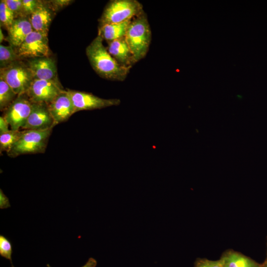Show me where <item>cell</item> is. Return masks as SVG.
Instances as JSON below:
<instances>
[{
    "instance_id": "2e32d148",
    "label": "cell",
    "mask_w": 267,
    "mask_h": 267,
    "mask_svg": "<svg viewBox=\"0 0 267 267\" xmlns=\"http://www.w3.org/2000/svg\"><path fill=\"white\" fill-rule=\"evenodd\" d=\"M220 260L223 267H260L261 265L250 257L233 250H227L223 252Z\"/></svg>"
},
{
    "instance_id": "7c38bea8",
    "label": "cell",
    "mask_w": 267,
    "mask_h": 267,
    "mask_svg": "<svg viewBox=\"0 0 267 267\" xmlns=\"http://www.w3.org/2000/svg\"><path fill=\"white\" fill-rule=\"evenodd\" d=\"M34 79L57 80L55 61L49 57L32 58L27 64Z\"/></svg>"
},
{
    "instance_id": "8992f818",
    "label": "cell",
    "mask_w": 267,
    "mask_h": 267,
    "mask_svg": "<svg viewBox=\"0 0 267 267\" xmlns=\"http://www.w3.org/2000/svg\"><path fill=\"white\" fill-rule=\"evenodd\" d=\"M33 102L26 93L18 95L3 111L2 116L9 125L10 130H21L29 117Z\"/></svg>"
},
{
    "instance_id": "3957f363",
    "label": "cell",
    "mask_w": 267,
    "mask_h": 267,
    "mask_svg": "<svg viewBox=\"0 0 267 267\" xmlns=\"http://www.w3.org/2000/svg\"><path fill=\"white\" fill-rule=\"evenodd\" d=\"M142 4L136 0H112L105 6L99 20V27L120 23L142 14Z\"/></svg>"
},
{
    "instance_id": "83f0119b",
    "label": "cell",
    "mask_w": 267,
    "mask_h": 267,
    "mask_svg": "<svg viewBox=\"0 0 267 267\" xmlns=\"http://www.w3.org/2000/svg\"><path fill=\"white\" fill-rule=\"evenodd\" d=\"M96 265V260L93 258H89L87 263L81 267H95ZM46 266L47 267H51L48 264H47Z\"/></svg>"
},
{
    "instance_id": "cb8c5ba5",
    "label": "cell",
    "mask_w": 267,
    "mask_h": 267,
    "mask_svg": "<svg viewBox=\"0 0 267 267\" xmlns=\"http://www.w3.org/2000/svg\"><path fill=\"white\" fill-rule=\"evenodd\" d=\"M23 16H30L38 6L40 0H22Z\"/></svg>"
},
{
    "instance_id": "8fae6325",
    "label": "cell",
    "mask_w": 267,
    "mask_h": 267,
    "mask_svg": "<svg viewBox=\"0 0 267 267\" xmlns=\"http://www.w3.org/2000/svg\"><path fill=\"white\" fill-rule=\"evenodd\" d=\"M47 105L56 125L67 121L75 113L67 90L64 89Z\"/></svg>"
},
{
    "instance_id": "f1b7e54d",
    "label": "cell",
    "mask_w": 267,
    "mask_h": 267,
    "mask_svg": "<svg viewBox=\"0 0 267 267\" xmlns=\"http://www.w3.org/2000/svg\"><path fill=\"white\" fill-rule=\"evenodd\" d=\"M4 39L3 34L2 32L1 29H0V43L2 42L3 39Z\"/></svg>"
},
{
    "instance_id": "4316f807",
    "label": "cell",
    "mask_w": 267,
    "mask_h": 267,
    "mask_svg": "<svg viewBox=\"0 0 267 267\" xmlns=\"http://www.w3.org/2000/svg\"><path fill=\"white\" fill-rule=\"evenodd\" d=\"M9 125L5 118L2 116L0 117V134L8 132Z\"/></svg>"
},
{
    "instance_id": "44dd1931",
    "label": "cell",
    "mask_w": 267,
    "mask_h": 267,
    "mask_svg": "<svg viewBox=\"0 0 267 267\" xmlns=\"http://www.w3.org/2000/svg\"><path fill=\"white\" fill-rule=\"evenodd\" d=\"M16 18L13 12L7 6L4 0L0 2V21L7 30L11 26Z\"/></svg>"
},
{
    "instance_id": "d4e9b609",
    "label": "cell",
    "mask_w": 267,
    "mask_h": 267,
    "mask_svg": "<svg viewBox=\"0 0 267 267\" xmlns=\"http://www.w3.org/2000/svg\"><path fill=\"white\" fill-rule=\"evenodd\" d=\"M194 267H223L219 260H210L206 258H197L194 262Z\"/></svg>"
},
{
    "instance_id": "52a82bcc",
    "label": "cell",
    "mask_w": 267,
    "mask_h": 267,
    "mask_svg": "<svg viewBox=\"0 0 267 267\" xmlns=\"http://www.w3.org/2000/svg\"><path fill=\"white\" fill-rule=\"evenodd\" d=\"M17 49L16 51L20 58L49 57L47 35L33 31Z\"/></svg>"
},
{
    "instance_id": "4dcf8cb0",
    "label": "cell",
    "mask_w": 267,
    "mask_h": 267,
    "mask_svg": "<svg viewBox=\"0 0 267 267\" xmlns=\"http://www.w3.org/2000/svg\"></svg>"
},
{
    "instance_id": "484cf974",
    "label": "cell",
    "mask_w": 267,
    "mask_h": 267,
    "mask_svg": "<svg viewBox=\"0 0 267 267\" xmlns=\"http://www.w3.org/2000/svg\"><path fill=\"white\" fill-rule=\"evenodd\" d=\"M71 1L66 0H52L48 2L51 9L54 11L68 5Z\"/></svg>"
},
{
    "instance_id": "4fadbf2b",
    "label": "cell",
    "mask_w": 267,
    "mask_h": 267,
    "mask_svg": "<svg viewBox=\"0 0 267 267\" xmlns=\"http://www.w3.org/2000/svg\"><path fill=\"white\" fill-rule=\"evenodd\" d=\"M53 11L47 2L40 1L36 9L29 18L33 31L47 35Z\"/></svg>"
},
{
    "instance_id": "5bb4252c",
    "label": "cell",
    "mask_w": 267,
    "mask_h": 267,
    "mask_svg": "<svg viewBox=\"0 0 267 267\" xmlns=\"http://www.w3.org/2000/svg\"><path fill=\"white\" fill-rule=\"evenodd\" d=\"M7 31L10 45L17 48L33 29L29 18L21 17L15 18Z\"/></svg>"
},
{
    "instance_id": "ffe728a7",
    "label": "cell",
    "mask_w": 267,
    "mask_h": 267,
    "mask_svg": "<svg viewBox=\"0 0 267 267\" xmlns=\"http://www.w3.org/2000/svg\"><path fill=\"white\" fill-rule=\"evenodd\" d=\"M21 134V130H10L8 132L0 134V152H8L18 140Z\"/></svg>"
},
{
    "instance_id": "7402d4cb",
    "label": "cell",
    "mask_w": 267,
    "mask_h": 267,
    "mask_svg": "<svg viewBox=\"0 0 267 267\" xmlns=\"http://www.w3.org/2000/svg\"><path fill=\"white\" fill-rule=\"evenodd\" d=\"M12 253V245L10 241L3 235H0V255L9 260L12 267L11 255Z\"/></svg>"
},
{
    "instance_id": "277c9868",
    "label": "cell",
    "mask_w": 267,
    "mask_h": 267,
    "mask_svg": "<svg viewBox=\"0 0 267 267\" xmlns=\"http://www.w3.org/2000/svg\"><path fill=\"white\" fill-rule=\"evenodd\" d=\"M53 129L43 131L22 130L20 137L7 152L10 157L44 153Z\"/></svg>"
},
{
    "instance_id": "6da1fadb",
    "label": "cell",
    "mask_w": 267,
    "mask_h": 267,
    "mask_svg": "<svg viewBox=\"0 0 267 267\" xmlns=\"http://www.w3.org/2000/svg\"><path fill=\"white\" fill-rule=\"evenodd\" d=\"M103 41L98 35L86 48V55L92 68L101 78L124 81L131 68L120 65L109 53Z\"/></svg>"
},
{
    "instance_id": "603a6c76",
    "label": "cell",
    "mask_w": 267,
    "mask_h": 267,
    "mask_svg": "<svg viewBox=\"0 0 267 267\" xmlns=\"http://www.w3.org/2000/svg\"><path fill=\"white\" fill-rule=\"evenodd\" d=\"M4 1L9 9L13 12L16 18L24 17L22 0H4Z\"/></svg>"
},
{
    "instance_id": "f546056e",
    "label": "cell",
    "mask_w": 267,
    "mask_h": 267,
    "mask_svg": "<svg viewBox=\"0 0 267 267\" xmlns=\"http://www.w3.org/2000/svg\"><path fill=\"white\" fill-rule=\"evenodd\" d=\"M260 267H267V260L262 264L260 265Z\"/></svg>"
},
{
    "instance_id": "e0dca14e",
    "label": "cell",
    "mask_w": 267,
    "mask_h": 267,
    "mask_svg": "<svg viewBox=\"0 0 267 267\" xmlns=\"http://www.w3.org/2000/svg\"><path fill=\"white\" fill-rule=\"evenodd\" d=\"M133 19L120 23L106 24L98 27V35L107 43L125 37L128 27Z\"/></svg>"
},
{
    "instance_id": "ba28073f",
    "label": "cell",
    "mask_w": 267,
    "mask_h": 267,
    "mask_svg": "<svg viewBox=\"0 0 267 267\" xmlns=\"http://www.w3.org/2000/svg\"><path fill=\"white\" fill-rule=\"evenodd\" d=\"M64 90L58 80L34 79L26 94L32 102L48 105Z\"/></svg>"
},
{
    "instance_id": "9c48e42d",
    "label": "cell",
    "mask_w": 267,
    "mask_h": 267,
    "mask_svg": "<svg viewBox=\"0 0 267 267\" xmlns=\"http://www.w3.org/2000/svg\"><path fill=\"white\" fill-rule=\"evenodd\" d=\"M71 98L75 113L82 110L99 109L112 106H118L121 103L119 99H104L91 93L67 89Z\"/></svg>"
},
{
    "instance_id": "ac0fdd59",
    "label": "cell",
    "mask_w": 267,
    "mask_h": 267,
    "mask_svg": "<svg viewBox=\"0 0 267 267\" xmlns=\"http://www.w3.org/2000/svg\"><path fill=\"white\" fill-rule=\"evenodd\" d=\"M18 95L3 80L0 79V110L4 111L16 98Z\"/></svg>"
},
{
    "instance_id": "30bf717a",
    "label": "cell",
    "mask_w": 267,
    "mask_h": 267,
    "mask_svg": "<svg viewBox=\"0 0 267 267\" xmlns=\"http://www.w3.org/2000/svg\"><path fill=\"white\" fill-rule=\"evenodd\" d=\"M55 125L47 104L33 103L31 112L22 130L43 131L53 129Z\"/></svg>"
},
{
    "instance_id": "9a60e30c",
    "label": "cell",
    "mask_w": 267,
    "mask_h": 267,
    "mask_svg": "<svg viewBox=\"0 0 267 267\" xmlns=\"http://www.w3.org/2000/svg\"><path fill=\"white\" fill-rule=\"evenodd\" d=\"M107 48L111 56L123 66L132 68L136 63L125 37L108 42Z\"/></svg>"
},
{
    "instance_id": "d6986e66",
    "label": "cell",
    "mask_w": 267,
    "mask_h": 267,
    "mask_svg": "<svg viewBox=\"0 0 267 267\" xmlns=\"http://www.w3.org/2000/svg\"><path fill=\"white\" fill-rule=\"evenodd\" d=\"M20 57L16 51L11 45H0V68L5 67L10 64L19 60Z\"/></svg>"
},
{
    "instance_id": "7a4b0ae2",
    "label": "cell",
    "mask_w": 267,
    "mask_h": 267,
    "mask_svg": "<svg viewBox=\"0 0 267 267\" xmlns=\"http://www.w3.org/2000/svg\"><path fill=\"white\" fill-rule=\"evenodd\" d=\"M150 26L145 12L134 18L127 30L125 39L135 62L146 55L151 41Z\"/></svg>"
},
{
    "instance_id": "5b68a950",
    "label": "cell",
    "mask_w": 267,
    "mask_h": 267,
    "mask_svg": "<svg viewBox=\"0 0 267 267\" xmlns=\"http://www.w3.org/2000/svg\"><path fill=\"white\" fill-rule=\"evenodd\" d=\"M0 79L4 81L18 95L26 93L34 80L28 65L20 60L0 68Z\"/></svg>"
}]
</instances>
